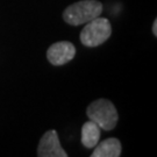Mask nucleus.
I'll return each instance as SVG.
<instances>
[{
    "mask_svg": "<svg viewBox=\"0 0 157 157\" xmlns=\"http://www.w3.org/2000/svg\"><path fill=\"white\" fill-rule=\"evenodd\" d=\"M39 157H67V152L61 146L58 134L55 129L45 132L37 147Z\"/></svg>",
    "mask_w": 157,
    "mask_h": 157,
    "instance_id": "39448f33",
    "label": "nucleus"
},
{
    "mask_svg": "<svg viewBox=\"0 0 157 157\" xmlns=\"http://www.w3.org/2000/svg\"><path fill=\"white\" fill-rule=\"evenodd\" d=\"M76 56V47L69 41H59L51 44L47 50V58L55 67L71 62Z\"/></svg>",
    "mask_w": 157,
    "mask_h": 157,
    "instance_id": "20e7f679",
    "label": "nucleus"
},
{
    "mask_svg": "<svg viewBox=\"0 0 157 157\" xmlns=\"http://www.w3.org/2000/svg\"><path fill=\"white\" fill-rule=\"evenodd\" d=\"M122 151V146L117 137H108L102 142H98L91 157H119Z\"/></svg>",
    "mask_w": 157,
    "mask_h": 157,
    "instance_id": "423d86ee",
    "label": "nucleus"
},
{
    "mask_svg": "<svg viewBox=\"0 0 157 157\" xmlns=\"http://www.w3.org/2000/svg\"><path fill=\"white\" fill-rule=\"evenodd\" d=\"M86 115L104 130H113L117 127L119 114L117 108L108 99H97L92 101L86 108Z\"/></svg>",
    "mask_w": 157,
    "mask_h": 157,
    "instance_id": "f03ea898",
    "label": "nucleus"
},
{
    "mask_svg": "<svg viewBox=\"0 0 157 157\" xmlns=\"http://www.w3.org/2000/svg\"><path fill=\"white\" fill-rule=\"evenodd\" d=\"M112 35V25L105 17H95L86 23L80 32L82 44L89 48H94L105 43Z\"/></svg>",
    "mask_w": 157,
    "mask_h": 157,
    "instance_id": "7ed1b4c3",
    "label": "nucleus"
},
{
    "mask_svg": "<svg viewBox=\"0 0 157 157\" xmlns=\"http://www.w3.org/2000/svg\"><path fill=\"white\" fill-rule=\"evenodd\" d=\"M100 135L101 128L98 124L91 120L86 121L82 127V137H80L82 144L87 149L94 148L100 140Z\"/></svg>",
    "mask_w": 157,
    "mask_h": 157,
    "instance_id": "0eeeda50",
    "label": "nucleus"
},
{
    "mask_svg": "<svg viewBox=\"0 0 157 157\" xmlns=\"http://www.w3.org/2000/svg\"><path fill=\"white\" fill-rule=\"evenodd\" d=\"M102 13V4L98 0H82L67 6L63 12L64 21L70 26L90 22Z\"/></svg>",
    "mask_w": 157,
    "mask_h": 157,
    "instance_id": "f257e3e1",
    "label": "nucleus"
},
{
    "mask_svg": "<svg viewBox=\"0 0 157 157\" xmlns=\"http://www.w3.org/2000/svg\"><path fill=\"white\" fill-rule=\"evenodd\" d=\"M152 34H154V36H157V20H155L154 25H152Z\"/></svg>",
    "mask_w": 157,
    "mask_h": 157,
    "instance_id": "6e6552de",
    "label": "nucleus"
}]
</instances>
